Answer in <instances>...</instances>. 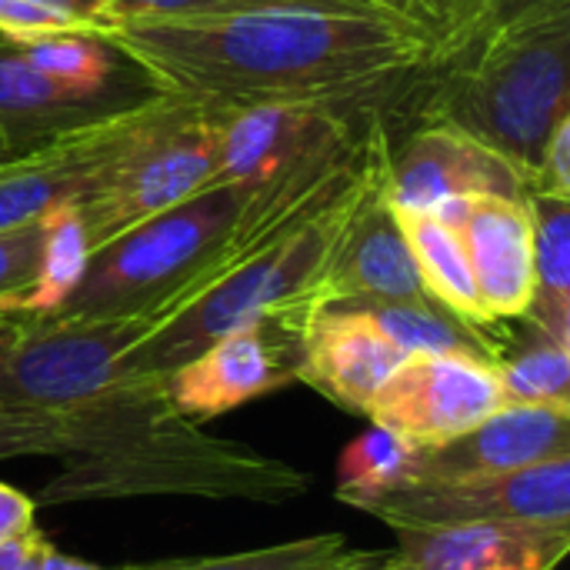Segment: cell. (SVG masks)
Here are the masks:
<instances>
[{
  "instance_id": "cell-34",
  "label": "cell",
  "mask_w": 570,
  "mask_h": 570,
  "mask_svg": "<svg viewBox=\"0 0 570 570\" xmlns=\"http://www.w3.org/2000/svg\"><path fill=\"white\" fill-rule=\"evenodd\" d=\"M37 528V504L13 484L0 481V544Z\"/></svg>"
},
{
  "instance_id": "cell-5",
  "label": "cell",
  "mask_w": 570,
  "mask_h": 570,
  "mask_svg": "<svg viewBox=\"0 0 570 570\" xmlns=\"http://www.w3.org/2000/svg\"><path fill=\"white\" fill-rule=\"evenodd\" d=\"M247 190L210 184L97 247L73 294L50 317H110L150 307L184 287L237 230Z\"/></svg>"
},
{
  "instance_id": "cell-32",
  "label": "cell",
  "mask_w": 570,
  "mask_h": 570,
  "mask_svg": "<svg viewBox=\"0 0 570 570\" xmlns=\"http://www.w3.org/2000/svg\"><path fill=\"white\" fill-rule=\"evenodd\" d=\"M40 240H43V217L13 230H0V301L30 281L37 267Z\"/></svg>"
},
{
  "instance_id": "cell-26",
  "label": "cell",
  "mask_w": 570,
  "mask_h": 570,
  "mask_svg": "<svg viewBox=\"0 0 570 570\" xmlns=\"http://www.w3.org/2000/svg\"><path fill=\"white\" fill-rule=\"evenodd\" d=\"M13 47L40 73H47L50 80L63 83L67 90L80 97L97 100L114 73L110 43L94 33H50V37H33V40H17Z\"/></svg>"
},
{
  "instance_id": "cell-7",
  "label": "cell",
  "mask_w": 570,
  "mask_h": 570,
  "mask_svg": "<svg viewBox=\"0 0 570 570\" xmlns=\"http://www.w3.org/2000/svg\"><path fill=\"white\" fill-rule=\"evenodd\" d=\"M177 104L154 90L150 100L110 107L10 157L0 167V230L33 224L60 204H83Z\"/></svg>"
},
{
  "instance_id": "cell-4",
  "label": "cell",
  "mask_w": 570,
  "mask_h": 570,
  "mask_svg": "<svg viewBox=\"0 0 570 570\" xmlns=\"http://www.w3.org/2000/svg\"><path fill=\"white\" fill-rule=\"evenodd\" d=\"M371 147V140H367ZM367 164V160H364ZM364 177V170H361ZM361 180L337 197L331 207L314 214L307 224L281 230L267 240H261L250 254L234 261L227 271H220L177 317H170L157 334H150L120 367V381L127 377H167L190 357H197L204 347H210L217 337L230 334L234 327H244L250 321L271 317V314H301L304 291L317 277L331 240L337 237L351 200L357 194Z\"/></svg>"
},
{
  "instance_id": "cell-22",
  "label": "cell",
  "mask_w": 570,
  "mask_h": 570,
  "mask_svg": "<svg viewBox=\"0 0 570 570\" xmlns=\"http://www.w3.org/2000/svg\"><path fill=\"white\" fill-rule=\"evenodd\" d=\"M528 204L534 220V297L521 321L570 347V204L551 194H531Z\"/></svg>"
},
{
  "instance_id": "cell-37",
  "label": "cell",
  "mask_w": 570,
  "mask_h": 570,
  "mask_svg": "<svg viewBox=\"0 0 570 570\" xmlns=\"http://www.w3.org/2000/svg\"><path fill=\"white\" fill-rule=\"evenodd\" d=\"M371 3L377 10H384V13H391V17L424 30L434 40V50H438V20H434V10H431V0H371Z\"/></svg>"
},
{
  "instance_id": "cell-16",
  "label": "cell",
  "mask_w": 570,
  "mask_h": 570,
  "mask_svg": "<svg viewBox=\"0 0 570 570\" xmlns=\"http://www.w3.org/2000/svg\"><path fill=\"white\" fill-rule=\"evenodd\" d=\"M558 458H570V411L511 404L448 444L414 448L404 484L508 474Z\"/></svg>"
},
{
  "instance_id": "cell-41",
  "label": "cell",
  "mask_w": 570,
  "mask_h": 570,
  "mask_svg": "<svg viewBox=\"0 0 570 570\" xmlns=\"http://www.w3.org/2000/svg\"><path fill=\"white\" fill-rule=\"evenodd\" d=\"M20 150H27V147H20V144H17V140H13V137H10V134L0 127V167H3L10 157H17Z\"/></svg>"
},
{
  "instance_id": "cell-30",
  "label": "cell",
  "mask_w": 570,
  "mask_h": 570,
  "mask_svg": "<svg viewBox=\"0 0 570 570\" xmlns=\"http://www.w3.org/2000/svg\"><path fill=\"white\" fill-rule=\"evenodd\" d=\"M70 424L63 411L0 401V461L13 458H63Z\"/></svg>"
},
{
  "instance_id": "cell-31",
  "label": "cell",
  "mask_w": 570,
  "mask_h": 570,
  "mask_svg": "<svg viewBox=\"0 0 570 570\" xmlns=\"http://www.w3.org/2000/svg\"><path fill=\"white\" fill-rule=\"evenodd\" d=\"M431 10L438 20V63H448L488 33L494 0H431Z\"/></svg>"
},
{
  "instance_id": "cell-20",
  "label": "cell",
  "mask_w": 570,
  "mask_h": 570,
  "mask_svg": "<svg viewBox=\"0 0 570 570\" xmlns=\"http://www.w3.org/2000/svg\"><path fill=\"white\" fill-rule=\"evenodd\" d=\"M394 214L401 220L404 240L411 247L428 297L444 311H451L454 317L468 321L471 327L494 334L498 321L484 311L461 234L444 220H438L434 214H421V210H394Z\"/></svg>"
},
{
  "instance_id": "cell-27",
  "label": "cell",
  "mask_w": 570,
  "mask_h": 570,
  "mask_svg": "<svg viewBox=\"0 0 570 570\" xmlns=\"http://www.w3.org/2000/svg\"><path fill=\"white\" fill-rule=\"evenodd\" d=\"M354 548L344 534H314L271 548H254L224 558H184L164 564H144L140 570H337Z\"/></svg>"
},
{
  "instance_id": "cell-40",
  "label": "cell",
  "mask_w": 570,
  "mask_h": 570,
  "mask_svg": "<svg viewBox=\"0 0 570 570\" xmlns=\"http://www.w3.org/2000/svg\"><path fill=\"white\" fill-rule=\"evenodd\" d=\"M40 570H140V568H104V564H90V561H80V558H70V554H60L57 548L47 554L43 568Z\"/></svg>"
},
{
  "instance_id": "cell-35",
  "label": "cell",
  "mask_w": 570,
  "mask_h": 570,
  "mask_svg": "<svg viewBox=\"0 0 570 570\" xmlns=\"http://www.w3.org/2000/svg\"><path fill=\"white\" fill-rule=\"evenodd\" d=\"M50 551V538L40 528H30L27 534L0 544V570H40Z\"/></svg>"
},
{
  "instance_id": "cell-19",
  "label": "cell",
  "mask_w": 570,
  "mask_h": 570,
  "mask_svg": "<svg viewBox=\"0 0 570 570\" xmlns=\"http://www.w3.org/2000/svg\"><path fill=\"white\" fill-rule=\"evenodd\" d=\"M90 107L94 97H80L50 80L13 43L0 40V127L20 147L104 114Z\"/></svg>"
},
{
  "instance_id": "cell-10",
  "label": "cell",
  "mask_w": 570,
  "mask_h": 570,
  "mask_svg": "<svg viewBox=\"0 0 570 570\" xmlns=\"http://www.w3.org/2000/svg\"><path fill=\"white\" fill-rule=\"evenodd\" d=\"M357 150L351 124L334 107L257 104L220 110L214 184L271 190Z\"/></svg>"
},
{
  "instance_id": "cell-9",
  "label": "cell",
  "mask_w": 570,
  "mask_h": 570,
  "mask_svg": "<svg viewBox=\"0 0 570 570\" xmlns=\"http://www.w3.org/2000/svg\"><path fill=\"white\" fill-rule=\"evenodd\" d=\"M381 157L384 137L371 130L367 164L361 187L351 200V210L331 240V250L304 291L301 311L314 314L331 304L357 301H431L411 247L404 240L401 220L381 187Z\"/></svg>"
},
{
  "instance_id": "cell-2",
  "label": "cell",
  "mask_w": 570,
  "mask_h": 570,
  "mask_svg": "<svg viewBox=\"0 0 570 570\" xmlns=\"http://www.w3.org/2000/svg\"><path fill=\"white\" fill-rule=\"evenodd\" d=\"M63 414L70 448L63 468L37 491V508L130 498L284 504L311 491V478L287 461L214 438L184 417L160 377L117 381Z\"/></svg>"
},
{
  "instance_id": "cell-12",
  "label": "cell",
  "mask_w": 570,
  "mask_h": 570,
  "mask_svg": "<svg viewBox=\"0 0 570 570\" xmlns=\"http://www.w3.org/2000/svg\"><path fill=\"white\" fill-rule=\"evenodd\" d=\"M304 324L307 317L297 314H271L217 337L164 377L170 404L184 417L204 424L297 384Z\"/></svg>"
},
{
  "instance_id": "cell-6",
  "label": "cell",
  "mask_w": 570,
  "mask_h": 570,
  "mask_svg": "<svg viewBox=\"0 0 570 570\" xmlns=\"http://www.w3.org/2000/svg\"><path fill=\"white\" fill-rule=\"evenodd\" d=\"M164 301L110 317H33L0 367V401L73 407L120 381L124 361L170 321Z\"/></svg>"
},
{
  "instance_id": "cell-23",
  "label": "cell",
  "mask_w": 570,
  "mask_h": 570,
  "mask_svg": "<svg viewBox=\"0 0 570 570\" xmlns=\"http://www.w3.org/2000/svg\"><path fill=\"white\" fill-rule=\"evenodd\" d=\"M361 307L401 351L407 354H458L478 361H501L504 344L481 327L454 317L434 301H357Z\"/></svg>"
},
{
  "instance_id": "cell-11",
  "label": "cell",
  "mask_w": 570,
  "mask_h": 570,
  "mask_svg": "<svg viewBox=\"0 0 570 570\" xmlns=\"http://www.w3.org/2000/svg\"><path fill=\"white\" fill-rule=\"evenodd\" d=\"M357 511L401 528H468L501 521L570 524V458L531 464L508 474L401 484L364 501Z\"/></svg>"
},
{
  "instance_id": "cell-24",
  "label": "cell",
  "mask_w": 570,
  "mask_h": 570,
  "mask_svg": "<svg viewBox=\"0 0 570 570\" xmlns=\"http://www.w3.org/2000/svg\"><path fill=\"white\" fill-rule=\"evenodd\" d=\"M504 407H554L570 411V347L534 331V341L518 354L494 361Z\"/></svg>"
},
{
  "instance_id": "cell-36",
  "label": "cell",
  "mask_w": 570,
  "mask_h": 570,
  "mask_svg": "<svg viewBox=\"0 0 570 570\" xmlns=\"http://www.w3.org/2000/svg\"><path fill=\"white\" fill-rule=\"evenodd\" d=\"M570 0H494L491 10V27H504V23H521V20H534V17H551V13H568Z\"/></svg>"
},
{
  "instance_id": "cell-17",
  "label": "cell",
  "mask_w": 570,
  "mask_h": 570,
  "mask_svg": "<svg viewBox=\"0 0 570 570\" xmlns=\"http://www.w3.org/2000/svg\"><path fill=\"white\" fill-rule=\"evenodd\" d=\"M404 351L351 304H331L307 317L301 337L297 381L347 414H364Z\"/></svg>"
},
{
  "instance_id": "cell-14",
  "label": "cell",
  "mask_w": 570,
  "mask_h": 570,
  "mask_svg": "<svg viewBox=\"0 0 570 570\" xmlns=\"http://www.w3.org/2000/svg\"><path fill=\"white\" fill-rule=\"evenodd\" d=\"M381 187L394 210L431 214L448 197H511L534 194L531 177L478 137L424 120L401 150L381 157Z\"/></svg>"
},
{
  "instance_id": "cell-21",
  "label": "cell",
  "mask_w": 570,
  "mask_h": 570,
  "mask_svg": "<svg viewBox=\"0 0 570 570\" xmlns=\"http://www.w3.org/2000/svg\"><path fill=\"white\" fill-rule=\"evenodd\" d=\"M94 247L80 217V204H60L43 214V240L30 281L0 301L3 314L13 317H50L80 284Z\"/></svg>"
},
{
  "instance_id": "cell-33",
  "label": "cell",
  "mask_w": 570,
  "mask_h": 570,
  "mask_svg": "<svg viewBox=\"0 0 570 570\" xmlns=\"http://www.w3.org/2000/svg\"><path fill=\"white\" fill-rule=\"evenodd\" d=\"M534 194H551V197H564V200L570 197V114L554 127V134L544 147Z\"/></svg>"
},
{
  "instance_id": "cell-1",
  "label": "cell",
  "mask_w": 570,
  "mask_h": 570,
  "mask_svg": "<svg viewBox=\"0 0 570 570\" xmlns=\"http://www.w3.org/2000/svg\"><path fill=\"white\" fill-rule=\"evenodd\" d=\"M104 40L157 94L234 110L361 104L438 63L434 40L391 13L267 7L207 20H124Z\"/></svg>"
},
{
  "instance_id": "cell-8",
  "label": "cell",
  "mask_w": 570,
  "mask_h": 570,
  "mask_svg": "<svg viewBox=\"0 0 570 570\" xmlns=\"http://www.w3.org/2000/svg\"><path fill=\"white\" fill-rule=\"evenodd\" d=\"M217 120L220 110L180 100L174 114L134 144L114 174L80 204L94 250L214 184Z\"/></svg>"
},
{
  "instance_id": "cell-29",
  "label": "cell",
  "mask_w": 570,
  "mask_h": 570,
  "mask_svg": "<svg viewBox=\"0 0 570 570\" xmlns=\"http://www.w3.org/2000/svg\"><path fill=\"white\" fill-rule=\"evenodd\" d=\"M110 20L97 0H0V40H33L50 33L104 37Z\"/></svg>"
},
{
  "instance_id": "cell-28",
  "label": "cell",
  "mask_w": 570,
  "mask_h": 570,
  "mask_svg": "<svg viewBox=\"0 0 570 570\" xmlns=\"http://www.w3.org/2000/svg\"><path fill=\"white\" fill-rule=\"evenodd\" d=\"M97 7L104 10L110 27L124 20H207V17H230V13L267 10V7H324V10L384 13L371 0H97Z\"/></svg>"
},
{
  "instance_id": "cell-13",
  "label": "cell",
  "mask_w": 570,
  "mask_h": 570,
  "mask_svg": "<svg viewBox=\"0 0 570 570\" xmlns=\"http://www.w3.org/2000/svg\"><path fill=\"white\" fill-rule=\"evenodd\" d=\"M501 407V384L491 361L407 354L374 394L367 417L411 448H434L461 438Z\"/></svg>"
},
{
  "instance_id": "cell-38",
  "label": "cell",
  "mask_w": 570,
  "mask_h": 570,
  "mask_svg": "<svg viewBox=\"0 0 570 570\" xmlns=\"http://www.w3.org/2000/svg\"><path fill=\"white\" fill-rule=\"evenodd\" d=\"M337 570H411L394 551H354Z\"/></svg>"
},
{
  "instance_id": "cell-18",
  "label": "cell",
  "mask_w": 570,
  "mask_h": 570,
  "mask_svg": "<svg viewBox=\"0 0 570 570\" xmlns=\"http://www.w3.org/2000/svg\"><path fill=\"white\" fill-rule=\"evenodd\" d=\"M394 538L411 570H558L570 554V524L538 521L401 528Z\"/></svg>"
},
{
  "instance_id": "cell-25",
  "label": "cell",
  "mask_w": 570,
  "mask_h": 570,
  "mask_svg": "<svg viewBox=\"0 0 570 570\" xmlns=\"http://www.w3.org/2000/svg\"><path fill=\"white\" fill-rule=\"evenodd\" d=\"M414 448L384 428L354 438L337 461V501L361 508L364 501L394 491L407 481Z\"/></svg>"
},
{
  "instance_id": "cell-39",
  "label": "cell",
  "mask_w": 570,
  "mask_h": 570,
  "mask_svg": "<svg viewBox=\"0 0 570 570\" xmlns=\"http://www.w3.org/2000/svg\"><path fill=\"white\" fill-rule=\"evenodd\" d=\"M33 317H13V314H3L0 311V367L7 364V357L13 354V347L20 344V337L27 334Z\"/></svg>"
},
{
  "instance_id": "cell-3",
  "label": "cell",
  "mask_w": 570,
  "mask_h": 570,
  "mask_svg": "<svg viewBox=\"0 0 570 570\" xmlns=\"http://www.w3.org/2000/svg\"><path fill=\"white\" fill-rule=\"evenodd\" d=\"M438 67L444 80L421 117L478 137L538 190L544 147L570 114V10L494 27Z\"/></svg>"
},
{
  "instance_id": "cell-15",
  "label": "cell",
  "mask_w": 570,
  "mask_h": 570,
  "mask_svg": "<svg viewBox=\"0 0 570 570\" xmlns=\"http://www.w3.org/2000/svg\"><path fill=\"white\" fill-rule=\"evenodd\" d=\"M464 240L484 311L521 321L534 297V220L528 200L448 197L431 210Z\"/></svg>"
}]
</instances>
